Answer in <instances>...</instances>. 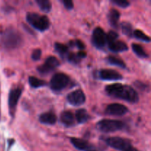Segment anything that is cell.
Listing matches in <instances>:
<instances>
[{
  "label": "cell",
  "mask_w": 151,
  "mask_h": 151,
  "mask_svg": "<svg viewBox=\"0 0 151 151\" xmlns=\"http://www.w3.org/2000/svg\"><path fill=\"white\" fill-rule=\"evenodd\" d=\"M41 57V50L40 49H35L32 51V55H31V58L33 60H38Z\"/></svg>",
  "instance_id": "30"
},
{
  "label": "cell",
  "mask_w": 151,
  "mask_h": 151,
  "mask_svg": "<svg viewBox=\"0 0 151 151\" xmlns=\"http://www.w3.org/2000/svg\"><path fill=\"white\" fill-rule=\"evenodd\" d=\"M59 66H60L59 60L54 56H50L46 59L44 64L37 68V71L41 75H47Z\"/></svg>",
  "instance_id": "7"
},
{
  "label": "cell",
  "mask_w": 151,
  "mask_h": 151,
  "mask_svg": "<svg viewBox=\"0 0 151 151\" xmlns=\"http://www.w3.org/2000/svg\"><path fill=\"white\" fill-rule=\"evenodd\" d=\"M135 85L137 88H140V89H142V90H145L146 88H148L146 84L143 83H142V82H136Z\"/></svg>",
  "instance_id": "32"
},
{
  "label": "cell",
  "mask_w": 151,
  "mask_h": 151,
  "mask_svg": "<svg viewBox=\"0 0 151 151\" xmlns=\"http://www.w3.org/2000/svg\"><path fill=\"white\" fill-rule=\"evenodd\" d=\"M128 111V108L124 105L119 104V103H112L107 106L105 113L106 114L110 115V116H121L126 114Z\"/></svg>",
  "instance_id": "10"
},
{
  "label": "cell",
  "mask_w": 151,
  "mask_h": 151,
  "mask_svg": "<svg viewBox=\"0 0 151 151\" xmlns=\"http://www.w3.org/2000/svg\"><path fill=\"white\" fill-rule=\"evenodd\" d=\"M125 126L123 122L115 119H103L99 121L96 125L97 130L103 133H112L121 131Z\"/></svg>",
  "instance_id": "4"
},
{
  "label": "cell",
  "mask_w": 151,
  "mask_h": 151,
  "mask_svg": "<svg viewBox=\"0 0 151 151\" xmlns=\"http://www.w3.org/2000/svg\"><path fill=\"white\" fill-rule=\"evenodd\" d=\"M69 83V77L64 73L55 74L50 81V86L55 91L64 89Z\"/></svg>",
  "instance_id": "5"
},
{
  "label": "cell",
  "mask_w": 151,
  "mask_h": 151,
  "mask_svg": "<svg viewBox=\"0 0 151 151\" xmlns=\"http://www.w3.org/2000/svg\"><path fill=\"white\" fill-rule=\"evenodd\" d=\"M92 151H97V150H92Z\"/></svg>",
  "instance_id": "35"
},
{
  "label": "cell",
  "mask_w": 151,
  "mask_h": 151,
  "mask_svg": "<svg viewBox=\"0 0 151 151\" xmlns=\"http://www.w3.org/2000/svg\"><path fill=\"white\" fill-rule=\"evenodd\" d=\"M91 42L96 48L102 50L106 45V34L100 27L94 29L91 37Z\"/></svg>",
  "instance_id": "6"
},
{
  "label": "cell",
  "mask_w": 151,
  "mask_h": 151,
  "mask_svg": "<svg viewBox=\"0 0 151 151\" xmlns=\"http://www.w3.org/2000/svg\"><path fill=\"white\" fill-rule=\"evenodd\" d=\"M111 2L113 4H116L119 7H122V8H125V7H128L130 5V2L126 0H112Z\"/></svg>",
  "instance_id": "29"
},
{
  "label": "cell",
  "mask_w": 151,
  "mask_h": 151,
  "mask_svg": "<svg viewBox=\"0 0 151 151\" xmlns=\"http://www.w3.org/2000/svg\"><path fill=\"white\" fill-rule=\"evenodd\" d=\"M39 121L45 125H54L57 121V116L53 112L49 111L41 114L39 116Z\"/></svg>",
  "instance_id": "16"
},
{
  "label": "cell",
  "mask_w": 151,
  "mask_h": 151,
  "mask_svg": "<svg viewBox=\"0 0 151 151\" xmlns=\"http://www.w3.org/2000/svg\"><path fill=\"white\" fill-rule=\"evenodd\" d=\"M75 118L79 124H83L85 122H88L90 119V116L88 115V112L86 109H78L75 113Z\"/></svg>",
  "instance_id": "18"
},
{
  "label": "cell",
  "mask_w": 151,
  "mask_h": 151,
  "mask_svg": "<svg viewBox=\"0 0 151 151\" xmlns=\"http://www.w3.org/2000/svg\"><path fill=\"white\" fill-rule=\"evenodd\" d=\"M106 91L109 96L114 98L120 99L131 103L139 101V95L134 88L130 86L121 83H114L106 87Z\"/></svg>",
  "instance_id": "1"
},
{
  "label": "cell",
  "mask_w": 151,
  "mask_h": 151,
  "mask_svg": "<svg viewBox=\"0 0 151 151\" xmlns=\"http://www.w3.org/2000/svg\"><path fill=\"white\" fill-rule=\"evenodd\" d=\"M22 89L20 88H13V89L10 90V93H9L8 97V106L9 109H10V114L12 116H13L14 114V111L16 109V106L18 104L19 98H20L21 95H22Z\"/></svg>",
  "instance_id": "11"
},
{
  "label": "cell",
  "mask_w": 151,
  "mask_h": 151,
  "mask_svg": "<svg viewBox=\"0 0 151 151\" xmlns=\"http://www.w3.org/2000/svg\"><path fill=\"white\" fill-rule=\"evenodd\" d=\"M75 116L73 114L69 111H66L60 114V122L64 126L72 127L75 124Z\"/></svg>",
  "instance_id": "14"
},
{
  "label": "cell",
  "mask_w": 151,
  "mask_h": 151,
  "mask_svg": "<svg viewBox=\"0 0 151 151\" xmlns=\"http://www.w3.org/2000/svg\"><path fill=\"white\" fill-rule=\"evenodd\" d=\"M106 61L109 64L113 65V66H119V67L122 68V69H126V65H125V62L122 60H121L119 58H116L115 56H108L106 58Z\"/></svg>",
  "instance_id": "19"
},
{
  "label": "cell",
  "mask_w": 151,
  "mask_h": 151,
  "mask_svg": "<svg viewBox=\"0 0 151 151\" xmlns=\"http://www.w3.org/2000/svg\"><path fill=\"white\" fill-rule=\"evenodd\" d=\"M67 101L73 106H80L86 102V95L81 89L75 90L67 95Z\"/></svg>",
  "instance_id": "9"
},
{
  "label": "cell",
  "mask_w": 151,
  "mask_h": 151,
  "mask_svg": "<svg viewBox=\"0 0 151 151\" xmlns=\"http://www.w3.org/2000/svg\"><path fill=\"white\" fill-rule=\"evenodd\" d=\"M106 142L108 145L111 147L112 148L116 149V150L121 151L124 150L128 146L131 145V143L129 140L118 137H109V138L106 139Z\"/></svg>",
  "instance_id": "8"
},
{
  "label": "cell",
  "mask_w": 151,
  "mask_h": 151,
  "mask_svg": "<svg viewBox=\"0 0 151 151\" xmlns=\"http://www.w3.org/2000/svg\"><path fill=\"white\" fill-rule=\"evenodd\" d=\"M77 55H78L79 56L81 59H83V58H84L86 57V52H83V51L78 52L77 53Z\"/></svg>",
  "instance_id": "33"
},
{
  "label": "cell",
  "mask_w": 151,
  "mask_h": 151,
  "mask_svg": "<svg viewBox=\"0 0 151 151\" xmlns=\"http://www.w3.org/2000/svg\"><path fill=\"white\" fill-rule=\"evenodd\" d=\"M28 81H29V84L32 88H41V87L47 85L46 81H43V80L37 78L35 77L30 76L28 78Z\"/></svg>",
  "instance_id": "20"
},
{
  "label": "cell",
  "mask_w": 151,
  "mask_h": 151,
  "mask_svg": "<svg viewBox=\"0 0 151 151\" xmlns=\"http://www.w3.org/2000/svg\"><path fill=\"white\" fill-rule=\"evenodd\" d=\"M133 35L137 39L140 40V41H142L144 42L149 43L150 41V38L149 36H147L146 34H145L144 32H142L140 29H135L133 32Z\"/></svg>",
  "instance_id": "25"
},
{
  "label": "cell",
  "mask_w": 151,
  "mask_h": 151,
  "mask_svg": "<svg viewBox=\"0 0 151 151\" xmlns=\"http://www.w3.org/2000/svg\"><path fill=\"white\" fill-rule=\"evenodd\" d=\"M76 47L77 48L80 49L81 50H83L86 48L85 44H83L82 41L81 40H75V41H70L69 42V47Z\"/></svg>",
  "instance_id": "28"
},
{
  "label": "cell",
  "mask_w": 151,
  "mask_h": 151,
  "mask_svg": "<svg viewBox=\"0 0 151 151\" xmlns=\"http://www.w3.org/2000/svg\"><path fill=\"white\" fill-rule=\"evenodd\" d=\"M131 47H132L133 51L134 52V53L138 57L141 58H148V55L145 51L144 49L141 45L138 44H131Z\"/></svg>",
  "instance_id": "21"
},
{
  "label": "cell",
  "mask_w": 151,
  "mask_h": 151,
  "mask_svg": "<svg viewBox=\"0 0 151 151\" xmlns=\"http://www.w3.org/2000/svg\"><path fill=\"white\" fill-rule=\"evenodd\" d=\"M55 49L62 58H64L69 53V47L60 43H55Z\"/></svg>",
  "instance_id": "22"
},
{
  "label": "cell",
  "mask_w": 151,
  "mask_h": 151,
  "mask_svg": "<svg viewBox=\"0 0 151 151\" xmlns=\"http://www.w3.org/2000/svg\"><path fill=\"white\" fill-rule=\"evenodd\" d=\"M26 20L29 25L41 32L47 30L50 27V22L48 17L38 13H28L26 16Z\"/></svg>",
  "instance_id": "3"
},
{
  "label": "cell",
  "mask_w": 151,
  "mask_h": 151,
  "mask_svg": "<svg viewBox=\"0 0 151 151\" xmlns=\"http://www.w3.org/2000/svg\"><path fill=\"white\" fill-rule=\"evenodd\" d=\"M66 56H67L68 61H69V63H72V64H78V63H79L81 60V58L77 55V53L75 54V53L73 52H69Z\"/></svg>",
  "instance_id": "26"
},
{
  "label": "cell",
  "mask_w": 151,
  "mask_h": 151,
  "mask_svg": "<svg viewBox=\"0 0 151 151\" xmlns=\"http://www.w3.org/2000/svg\"><path fill=\"white\" fill-rule=\"evenodd\" d=\"M97 78L103 81H119L123 78L122 75L113 69H101L97 72Z\"/></svg>",
  "instance_id": "12"
},
{
  "label": "cell",
  "mask_w": 151,
  "mask_h": 151,
  "mask_svg": "<svg viewBox=\"0 0 151 151\" xmlns=\"http://www.w3.org/2000/svg\"><path fill=\"white\" fill-rule=\"evenodd\" d=\"M119 17H120V14L116 9H111L109 11V15H108L109 24L114 29L118 28V22H119Z\"/></svg>",
  "instance_id": "17"
},
{
  "label": "cell",
  "mask_w": 151,
  "mask_h": 151,
  "mask_svg": "<svg viewBox=\"0 0 151 151\" xmlns=\"http://www.w3.org/2000/svg\"><path fill=\"white\" fill-rule=\"evenodd\" d=\"M70 142L72 145L78 150L81 151H92L94 150V147L93 145L90 144L86 140L82 139L75 138L72 137L70 138Z\"/></svg>",
  "instance_id": "13"
},
{
  "label": "cell",
  "mask_w": 151,
  "mask_h": 151,
  "mask_svg": "<svg viewBox=\"0 0 151 151\" xmlns=\"http://www.w3.org/2000/svg\"><path fill=\"white\" fill-rule=\"evenodd\" d=\"M35 2L42 11L49 13L52 10V4L49 0H36Z\"/></svg>",
  "instance_id": "23"
},
{
  "label": "cell",
  "mask_w": 151,
  "mask_h": 151,
  "mask_svg": "<svg viewBox=\"0 0 151 151\" xmlns=\"http://www.w3.org/2000/svg\"><path fill=\"white\" fill-rule=\"evenodd\" d=\"M61 2L67 10H70L74 8V3L72 0H61Z\"/></svg>",
  "instance_id": "31"
},
{
  "label": "cell",
  "mask_w": 151,
  "mask_h": 151,
  "mask_svg": "<svg viewBox=\"0 0 151 151\" xmlns=\"http://www.w3.org/2000/svg\"><path fill=\"white\" fill-rule=\"evenodd\" d=\"M22 37L19 31L14 28H7L1 36V44L4 49L15 50L22 45Z\"/></svg>",
  "instance_id": "2"
},
{
  "label": "cell",
  "mask_w": 151,
  "mask_h": 151,
  "mask_svg": "<svg viewBox=\"0 0 151 151\" xmlns=\"http://www.w3.org/2000/svg\"><path fill=\"white\" fill-rule=\"evenodd\" d=\"M121 29H122V32H123L125 35H126L127 36L131 37L133 35V27L132 25L129 23V22H122L120 24Z\"/></svg>",
  "instance_id": "24"
},
{
  "label": "cell",
  "mask_w": 151,
  "mask_h": 151,
  "mask_svg": "<svg viewBox=\"0 0 151 151\" xmlns=\"http://www.w3.org/2000/svg\"><path fill=\"white\" fill-rule=\"evenodd\" d=\"M119 38V35L114 30H110L107 34H106V43L110 44L113 41H116Z\"/></svg>",
  "instance_id": "27"
},
{
  "label": "cell",
  "mask_w": 151,
  "mask_h": 151,
  "mask_svg": "<svg viewBox=\"0 0 151 151\" xmlns=\"http://www.w3.org/2000/svg\"><path fill=\"white\" fill-rule=\"evenodd\" d=\"M109 49L113 52H125L128 50V47L125 42L122 41H113V42L108 44Z\"/></svg>",
  "instance_id": "15"
},
{
  "label": "cell",
  "mask_w": 151,
  "mask_h": 151,
  "mask_svg": "<svg viewBox=\"0 0 151 151\" xmlns=\"http://www.w3.org/2000/svg\"><path fill=\"white\" fill-rule=\"evenodd\" d=\"M122 151H139V150H137V149L136 148V147H133L132 145H130V146H128V147H127V148H125V150H122Z\"/></svg>",
  "instance_id": "34"
}]
</instances>
